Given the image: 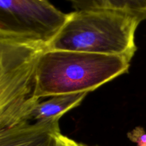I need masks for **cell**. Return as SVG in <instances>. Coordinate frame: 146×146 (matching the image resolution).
Returning a JSON list of instances; mask_svg holds the SVG:
<instances>
[{
	"label": "cell",
	"instance_id": "8992f818",
	"mask_svg": "<svg viewBox=\"0 0 146 146\" xmlns=\"http://www.w3.org/2000/svg\"><path fill=\"white\" fill-rule=\"evenodd\" d=\"M88 93L58 95L50 97L47 101H40L31 113V121L61 118L63 115L81 104Z\"/></svg>",
	"mask_w": 146,
	"mask_h": 146
},
{
	"label": "cell",
	"instance_id": "9c48e42d",
	"mask_svg": "<svg viewBox=\"0 0 146 146\" xmlns=\"http://www.w3.org/2000/svg\"><path fill=\"white\" fill-rule=\"evenodd\" d=\"M55 146H78V143L67 138L62 134H59L56 138Z\"/></svg>",
	"mask_w": 146,
	"mask_h": 146
},
{
	"label": "cell",
	"instance_id": "30bf717a",
	"mask_svg": "<svg viewBox=\"0 0 146 146\" xmlns=\"http://www.w3.org/2000/svg\"><path fill=\"white\" fill-rule=\"evenodd\" d=\"M78 146H86V145H84V144H82V143H78Z\"/></svg>",
	"mask_w": 146,
	"mask_h": 146
},
{
	"label": "cell",
	"instance_id": "3957f363",
	"mask_svg": "<svg viewBox=\"0 0 146 146\" xmlns=\"http://www.w3.org/2000/svg\"><path fill=\"white\" fill-rule=\"evenodd\" d=\"M47 45L0 37V130L31 121L41 101L36 96V71Z\"/></svg>",
	"mask_w": 146,
	"mask_h": 146
},
{
	"label": "cell",
	"instance_id": "5b68a950",
	"mask_svg": "<svg viewBox=\"0 0 146 146\" xmlns=\"http://www.w3.org/2000/svg\"><path fill=\"white\" fill-rule=\"evenodd\" d=\"M60 118L26 123L0 130V146H55Z\"/></svg>",
	"mask_w": 146,
	"mask_h": 146
},
{
	"label": "cell",
	"instance_id": "6da1fadb",
	"mask_svg": "<svg viewBox=\"0 0 146 146\" xmlns=\"http://www.w3.org/2000/svg\"><path fill=\"white\" fill-rule=\"evenodd\" d=\"M131 60L121 56L74 51L46 50L38 60V99L66 94L89 93L128 73Z\"/></svg>",
	"mask_w": 146,
	"mask_h": 146
},
{
	"label": "cell",
	"instance_id": "ba28073f",
	"mask_svg": "<svg viewBox=\"0 0 146 146\" xmlns=\"http://www.w3.org/2000/svg\"><path fill=\"white\" fill-rule=\"evenodd\" d=\"M127 137L138 146H146V131L143 127H135L127 133Z\"/></svg>",
	"mask_w": 146,
	"mask_h": 146
},
{
	"label": "cell",
	"instance_id": "7a4b0ae2",
	"mask_svg": "<svg viewBox=\"0 0 146 146\" xmlns=\"http://www.w3.org/2000/svg\"><path fill=\"white\" fill-rule=\"evenodd\" d=\"M142 19L118 10H81L68 13L66 21L48 50L121 56L132 60L135 34Z\"/></svg>",
	"mask_w": 146,
	"mask_h": 146
},
{
	"label": "cell",
	"instance_id": "52a82bcc",
	"mask_svg": "<svg viewBox=\"0 0 146 146\" xmlns=\"http://www.w3.org/2000/svg\"><path fill=\"white\" fill-rule=\"evenodd\" d=\"M76 11L109 9L125 11L146 19V0H67Z\"/></svg>",
	"mask_w": 146,
	"mask_h": 146
},
{
	"label": "cell",
	"instance_id": "277c9868",
	"mask_svg": "<svg viewBox=\"0 0 146 146\" xmlns=\"http://www.w3.org/2000/svg\"><path fill=\"white\" fill-rule=\"evenodd\" d=\"M68 17L49 0H0V37L35 41L48 46Z\"/></svg>",
	"mask_w": 146,
	"mask_h": 146
}]
</instances>
